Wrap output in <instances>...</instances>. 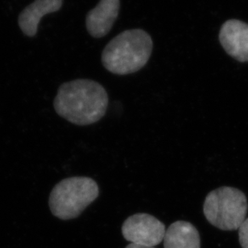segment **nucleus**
<instances>
[{
	"instance_id": "obj_11",
	"label": "nucleus",
	"mask_w": 248,
	"mask_h": 248,
	"mask_svg": "<svg viewBox=\"0 0 248 248\" xmlns=\"http://www.w3.org/2000/svg\"><path fill=\"white\" fill-rule=\"evenodd\" d=\"M125 248H155L153 247H146L141 246V245H138V244H130L129 245L126 247Z\"/></svg>"
},
{
	"instance_id": "obj_4",
	"label": "nucleus",
	"mask_w": 248,
	"mask_h": 248,
	"mask_svg": "<svg viewBox=\"0 0 248 248\" xmlns=\"http://www.w3.org/2000/svg\"><path fill=\"white\" fill-rule=\"evenodd\" d=\"M248 199L238 188L223 186L208 193L203 213L210 224L222 231H235L244 223L248 214Z\"/></svg>"
},
{
	"instance_id": "obj_8",
	"label": "nucleus",
	"mask_w": 248,
	"mask_h": 248,
	"mask_svg": "<svg viewBox=\"0 0 248 248\" xmlns=\"http://www.w3.org/2000/svg\"><path fill=\"white\" fill-rule=\"evenodd\" d=\"M62 3L63 0H35L19 15L18 23L21 31L26 36H35L42 17L59 11Z\"/></svg>"
},
{
	"instance_id": "obj_7",
	"label": "nucleus",
	"mask_w": 248,
	"mask_h": 248,
	"mask_svg": "<svg viewBox=\"0 0 248 248\" xmlns=\"http://www.w3.org/2000/svg\"><path fill=\"white\" fill-rule=\"evenodd\" d=\"M120 7V0H101L86 16L89 33L95 38L106 36L117 19Z\"/></svg>"
},
{
	"instance_id": "obj_9",
	"label": "nucleus",
	"mask_w": 248,
	"mask_h": 248,
	"mask_svg": "<svg viewBox=\"0 0 248 248\" xmlns=\"http://www.w3.org/2000/svg\"><path fill=\"white\" fill-rule=\"evenodd\" d=\"M163 241L165 248H201L199 232L192 223L186 221L170 225Z\"/></svg>"
},
{
	"instance_id": "obj_3",
	"label": "nucleus",
	"mask_w": 248,
	"mask_h": 248,
	"mask_svg": "<svg viewBox=\"0 0 248 248\" xmlns=\"http://www.w3.org/2000/svg\"><path fill=\"white\" fill-rule=\"evenodd\" d=\"M98 194V184L92 178L69 177L53 187L48 205L55 217L62 220L74 219L97 199Z\"/></svg>"
},
{
	"instance_id": "obj_2",
	"label": "nucleus",
	"mask_w": 248,
	"mask_h": 248,
	"mask_svg": "<svg viewBox=\"0 0 248 248\" xmlns=\"http://www.w3.org/2000/svg\"><path fill=\"white\" fill-rule=\"evenodd\" d=\"M153 40L142 29L126 30L115 36L106 46L102 62L112 74L126 75L142 69L153 51Z\"/></svg>"
},
{
	"instance_id": "obj_6",
	"label": "nucleus",
	"mask_w": 248,
	"mask_h": 248,
	"mask_svg": "<svg viewBox=\"0 0 248 248\" xmlns=\"http://www.w3.org/2000/svg\"><path fill=\"white\" fill-rule=\"evenodd\" d=\"M219 40L232 58L239 62H248V24L237 19L228 20L221 28Z\"/></svg>"
},
{
	"instance_id": "obj_5",
	"label": "nucleus",
	"mask_w": 248,
	"mask_h": 248,
	"mask_svg": "<svg viewBox=\"0 0 248 248\" xmlns=\"http://www.w3.org/2000/svg\"><path fill=\"white\" fill-rule=\"evenodd\" d=\"M165 232L162 222L153 215L143 213L127 217L122 227L124 239L131 244L153 248L163 241Z\"/></svg>"
},
{
	"instance_id": "obj_10",
	"label": "nucleus",
	"mask_w": 248,
	"mask_h": 248,
	"mask_svg": "<svg viewBox=\"0 0 248 248\" xmlns=\"http://www.w3.org/2000/svg\"><path fill=\"white\" fill-rule=\"evenodd\" d=\"M239 240L242 248H248V217L239 227Z\"/></svg>"
},
{
	"instance_id": "obj_1",
	"label": "nucleus",
	"mask_w": 248,
	"mask_h": 248,
	"mask_svg": "<svg viewBox=\"0 0 248 248\" xmlns=\"http://www.w3.org/2000/svg\"><path fill=\"white\" fill-rule=\"evenodd\" d=\"M108 94L102 85L76 79L59 87L53 106L56 112L72 124L86 126L98 122L108 109Z\"/></svg>"
}]
</instances>
